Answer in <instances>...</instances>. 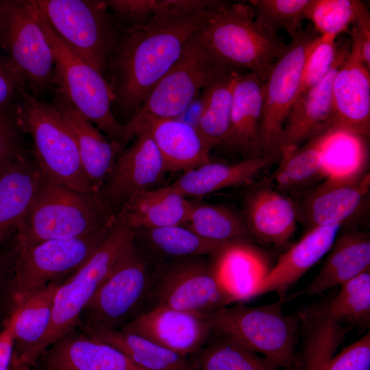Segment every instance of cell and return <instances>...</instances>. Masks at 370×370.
<instances>
[{"label":"cell","mask_w":370,"mask_h":370,"mask_svg":"<svg viewBox=\"0 0 370 370\" xmlns=\"http://www.w3.org/2000/svg\"><path fill=\"white\" fill-rule=\"evenodd\" d=\"M284 299L259 306L230 305L208 313L214 332L237 341L282 370H298L297 314L282 310Z\"/></svg>","instance_id":"8992f818"},{"label":"cell","mask_w":370,"mask_h":370,"mask_svg":"<svg viewBox=\"0 0 370 370\" xmlns=\"http://www.w3.org/2000/svg\"><path fill=\"white\" fill-rule=\"evenodd\" d=\"M238 70L227 73L201 93L202 110L197 130L208 147L223 146L231 121L232 92Z\"/></svg>","instance_id":"8d00e7d4"},{"label":"cell","mask_w":370,"mask_h":370,"mask_svg":"<svg viewBox=\"0 0 370 370\" xmlns=\"http://www.w3.org/2000/svg\"><path fill=\"white\" fill-rule=\"evenodd\" d=\"M209 49L229 67L252 72L266 80L286 49L256 21L249 4L215 0L198 32Z\"/></svg>","instance_id":"7a4b0ae2"},{"label":"cell","mask_w":370,"mask_h":370,"mask_svg":"<svg viewBox=\"0 0 370 370\" xmlns=\"http://www.w3.org/2000/svg\"><path fill=\"white\" fill-rule=\"evenodd\" d=\"M369 195V173L352 180L326 179L294 200L297 220L309 229L343 226L367 211Z\"/></svg>","instance_id":"e0dca14e"},{"label":"cell","mask_w":370,"mask_h":370,"mask_svg":"<svg viewBox=\"0 0 370 370\" xmlns=\"http://www.w3.org/2000/svg\"><path fill=\"white\" fill-rule=\"evenodd\" d=\"M330 130H344L369 137L370 132L369 68L351 44L349 52L338 69L332 84Z\"/></svg>","instance_id":"ac0fdd59"},{"label":"cell","mask_w":370,"mask_h":370,"mask_svg":"<svg viewBox=\"0 0 370 370\" xmlns=\"http://www.w3.org/2000/svg\"><path fill=\"white\" fill-rule=\"evenodd\" d=\"M13 114L20 130L31 136L34 158L47 181L77 192L95 193L84 171L75 136L53 103L25 89Z\"/></svg>","instance_id":"3957f363"},{"label":"cell","mask_w":370,"mask_h":370,"mask_svg":"<svg viewBox=\"0 0 370 370\" xmlns=\"http://www.w3.org/2000/svg\"><path fill=\"white\" fill-rule=\"evenodd\" d=\"M1 330H0V332H1Z\"/></svg>","instance_id":"db71d44e"},{"label":"cell","mask_w":370,"mask_h":370,"mask_svg":"<svg viewBox=\"0 0 370 370\" xmlns=\"http://www.w3.org/2000/svg\"><path fill=\"white\" fill-rule=\"evenodd\" d=\"M156 274L134 245L82 310L79 322L86 332L118 329L140 314L141 307L151 300Z\"/></svg>","instance_id":"7c38bea8"},{"label":"cell","mask_w":370,"mask_h":370,"mask_svg":"<svg viewBox=\"0 0 370 370\" xmlns=\"http://www.w3.org/2000/svg\"><path fill=\"white\" fill-rule=\"evenodd\" d=\"M278 164L268 178L276 190L293 200L325 180L317 137L296 149L282 151Z\"/></svg>","instance_id":"836d02e7"},{"label":"cell","mask_w":370,"mask_h":370,"mask_svg":"<svg viewBox=\"0 0 370 370\" xmlns=\"http://www.w3.org/2000/svg\"><path fill=\"white\" fill-rule=\"evenodd\" d=\"M297 315L301 338L298 370H328L330 360L350 328L330 317L328 300L307 307Z\"/></svg>","instance_id":"83f0119b"},{"label":"cell","mask_w":370,"mask_h":370,"mask_svg":"<svg viewBox=\"0 0 370 370\" xmlns=\"http://www.w3.org/2000/svg\"><path fill=\"white\" fill-rule=\"evenodd\" d=\"M355 0H310L305 18L321 36L336 37L352 24Z\"/></svg>","instance_id":"b9f144b4"},{"label":"cell","mask_w":370,"mask_h":370,"mask_svg":"<svg viewBox=\"0 0 370 370\" xmlns=\"http://www.w3.org/2000/svg\"><path fill=\"white\" fill-rule=\"evenodd\" d=\"M121 27H136L149 22L156 14L159 0L105 1Z\"/></svg>","instance_id":"ee69618b"},{"label":"cell","mask_w":370,"mask_h":370,"mask_svg":"<svg viewBox=\"0 0 370 370\" xmlns=\"http://www.w3.org/2000/svg\"><path fill=\"white\" fill-rule=\"evenodd\" d=\"M209 8L181 16H153L136 27L119 25L106 72L113 96L112 108L130 116L129 121L137 113L199 32Z\"/></svg>","instance_id":"6da1fadb"},{"label":"cell","mask_w":370,"mask_h":370,"mask_svg":"<svg viewBox=\"0 0 370 370\" xmlns=\"http://www.w3.org/2000/svg\"><path fill=\"white\" fill-rule=\"evenodd\" d=\"M192 202L171 185L149 189L134 196L117 215L136 232L173 225H184Z\"/></svg>","instance_id":"f546056e"},{"label":"cell","mask_w":370,"mask_h":370,"mask_svg":"<svg viewBox=\"0 0 370 370\" xmlns=\"http://www.w3.org/2000/svg\"><path fill=\"white\" fill-rule=\"evenodd\" d=\"M340 286L336 295L328 300L330 317L347 327L368 328L370 324V271Z\"/></svg>","instance_id":"f35d334b"},{"label":"cell","mask_w":370,"mask_h":370,"mask_svg":"<svg viewBox=\"0 0 370 370\" xmlns=\"http://www.w3.org/2000/svg\"><path fill=\"white\" fill-rule=\"evenodd\" d=\"M14 339L8 330L0 334V370H9L13 356Z\"/></svg>","instance_id":"681fc988"},{"label":"cell","mask_w":370,"mask_h":370,"mask_svg":"<svg viewBox=\"0 0 370 370\" xmlns=\"http://www.w3.org/2000/svg\"><path fill=\"white\" fill-rule=\"evenodd\" d=\"M370 271V236L352 230L336 237L321 268L306 291L313 296Z\"/></svg>","instance_id":"4316f807"},{"label":"cell","mask_w":370,"mask_h":370,"mask_svg":"<svg viewBox=\"0 0 370 370\" xmlns=\"http://www.w3.org/2000/svg\"><path fill=\"white\" fill-rule=\"evenodd\" d=\"M9 370H30V369H16V368H13V367H12L10 366Z\"/></svg>","instance_id":"f5cc1de1"},{"label":"cell","mask_w":370,"mask_h":370,"mask_svg":"<svg viewBox=\"0 0 370 370\" xmlns=\"http://www.w3.org/2000/svg\"><path fill=\"white\" fill-rule=\"evenodd\" d=\"M153 306L209 313L237 301L220 279L212 258H184L156 274Z\"/></svg>","instance_id":"5bb4252c"},{"label":"cell","mask_w":370,"mask_h":370,"mask_svg":"<svg viewBox=\"0 0 370 370\" xmlns=\"http://www.w3.org/2000/svg\"><path fill=\"white\" fill-rule=\"evenodd\" d=\"M336 38L320 36L309 51L303 66L299 95L319 84L334 66L340 53Z\"/></svg>","instance_id":"7bdbcfd3"},{"label":"cell","mask_w":370,"mask_h":370,"mask_svg":"<svg viewBox=\"0 0 370 370\" xmlns=\"http://www.w3.org/2000/svg\"><path fill=\"white\" fill-rule=\"evenodd\" d=\"M61 281L50 283L12 308L14 350L11 367L30 369L32 354L45 335L52 315L56 293Z\"/></svg>","instance_id":"f1b7e54d"},{"label":"cell","mask_w":370,"mask_h":370,"mask_svg":"<svg viewBox=\"0 0 370 370\" xmlns=\"http://www.w3.org/2000/svg\"><path fill=\"white\" fill-rule=\"evenodd\" d=\"M120 329L187 358L199 351L214 332L208 313L163 306L149 308Z\"/></svg>","instance_id":"9a60e30c"},{"label":"cell","mask_w":370,"mask_h":370,"mask_svg":"<svg viewBox=\"0 0 370 370\" xmlns=\"http://www.w3.org/2000/svg\"><path fill=\"white\" fill-rule=\"evenodd\" d=\"M53 101L75 136L84 171L94 193L98 195L124 149L102 135L57 88Z\"/></svg>","instance_id":"603a6c76"},{"label":"cell","mask_w":370,"mask_h":370,"mask_svg":"<svg viewBox=\"0 0 370 370\" xmlns=\"http://www.w3.org/2000/svg\"><path fill=\"white\" fill-rule=\"evenodd\" d=\"M245 221L254 241L281 247L293 237L297 215L294 200L276 190L269 178L248 193Z\"/></svg>","instance_id":"44dd1931"},{"label":"cell","mask_w":370,"mask_h":370,"mask_svg":"<svg viewBox=\"0 0 370 370\" xmlns=\"http://www.w3.org/2000/svg\"><path fill=\"white\" fill-rule=\"evenodd\" d=\"M13 110L0 113V166L27 153Z\"/></svg>","instance_id":"bcb514c9"},{"label":"cell","mask_w":370,"mask_h":370,"mask_svg":"<svg viewBox=\"0 0 370 370\" xmlns=\"http://www.w3.org/2000/svg\"><path fill=\"white\" fill-rule=\"evenodd\" d=\"M351 25V44L357 49L361 60L370 69V13L361 1L355 0Z\"/></svg>","instance_id":"7dc6e473"},{"label":"cell","mask_w":370,"mask_h":370,"mask_svg":"<svg viewBox=\"0 0 370 370\" xmlns=\"http://www.w3.org/2000/svg\"><path fill=\"white\" fill-rule=\"evenodd\" d=\"M116 218L97 194L77 192L45 180L16 228V245L85 236Z\"/></svg>","instance_id":"5b68a950"},{"label":"cell","mask_w":370,"mask_h":370,"mask_svg":"<svg viewBox=\"0 0 370 370\" xmlns=\"http://www.w3.org/2000/svg\"><path fill=\"white\" fill-rule=\"evenodd\" d=\"M309 27L291 39L264 81L260 126L262 156L278 163L282 149L284 127L299 92L304 63L320 37Z\"/></svg>","instance_id":"4fadbf2b"},{"label":"cell","mask_w":370,"mask_h":370,"mask_svg":"<svg viewBox=\"0 0 370 370\" xmlns=\"http://www.w3.org/2000/svg\"><path fill=\"white\" fill-rule=\"evenodd\" d=\"M205 45L198 32L131 119H176L211 84L234 71Z\"/></svg>","instance_id":"8fae6325"},{"label":"cell","mask_w":370,"mask_h":370,"mask_svg":"<svg viewBox=\"0 0 370 370\" xmlns=\"http://www.w3.org/2000/svg\"><path fill=\"white\" fill-rule=\"evenodd\" d=\"M189 359L195 370H282L237 341L214 332Z\"/></svg>","instance_id":"d590c367"},{"label":"cell","mask_w":370,"mask_h":370,"mask_svg":"<svg viewBox=\"0 0 370 370\" xmlns=\"http://www.w3.org/2000/svg\"><path fill=\"white\" fill-rule=\"evenodd\" d=\"M98 341L123 353L138 367L146 370H195L189 358L180 356L143 336L121 329L86 332Z\"/></svg>","instance_id":"e575fe53"},{"label":"cell","mask_w":370,"mask_h":370,"mask_svg":"<svg viewBox=\"0 0 370 370\" xmlns=\"http://www.w3.org/2000/svg\"><path fill=\"white\" fill-rule=\"evenodd\" d=\"M136 236V232L117 215L108 234L89 259L60 285L49 328L32 354V365L53 343L79 324L84 307L134 247Z\"/></svg>","instance_id":"277c9868"},{"label":"cell","mask_w":370,"mask_h":370,"mask_svg":"<svg viewBox=\"0 0 370 370\" xmlns=\"http://www.w3.org/2000/svg\"><path fill=\"white\" fill-rule=\"evenodd\" d=\"M350 47L351 42H346L340 48L339 56L330 73L319 84L297 96L284 124L282 151L296 149L329 131L333 79Z\"/></svg>","instance_id":"ffe728a7"},{"label":"cell","mask_w":370,"mask_h":370,"mask_svg":"<svg viewBox=\"0 0 370 370\" xmlns=\"http://www.w3.org/2000/svg\"><path fill=\"white\" fill-rule=\"evenodd\" d=\"M115 220L85 236L16 245L10 290L12 308L80 268L107 236Z\"/></svg>","instance_id":"9c48e42d"},{"label":"cell","mask_w":370,"mask_h":370,"mask_svg":"<svg viewBox=\"0 0 370 370\" xmlns=\"http://www.w3.org/2000/svg\"><path fill=\"white\" fill-rule=\"evenodd\" d=\"M29 1L56 34L105 77L119 29L106 1Z\"/></svg>","instance_id":"30bf717a"},{"label":"cell","mask_w":370,"mask_h":370,"mask_svg":"<svg viewBox=\"0 0 370 370\" xmlns=\"http://www.w3.org/2000/svg\"><path fill=\"white\" fill-rule=\"evenodd\" d=\"M184 225L199 236L217 243H252L254 241L245 219L219 205L192 203Z\"/></svg>","instance_id":"74e56055"},{"label":"cell","mask_w":370,"mask_h":370,"mask_svg":"<svg viewBox=\"0 0 370 370\" xmlns=\"http://www.w3.org/2000/svg\"><path fill=\"white\" fill-rule=\"evenodd\" d=\"M211 258L220 279L237 301L253 297L269 269L265 256L251 243L227 244Z\"/></svg>","instance_id":"1f68e13d"},{"label":"cell","mask_w":370,"mask_h":370,"mask_svg":"<svg viewBox=\"0 0 370 370\" xmlns=\"http://www.w3.org/2000/svg\"><path fill=\"white\" fill-rule=\"evenodd\" d=\"M317 138L325 180H352L369 173L366 137L334 130Z\"/></svg>","instance_id":"d6a6232c"},{"label":"cell","mask_w":370,"mask_h":370,"mask_svg":"<svg viewBox=\"0 0 370 370\" xmlns=\"http://www.w3.org/2000/svg\"><path fill=\"white\" fill-rule=\"evenodd\" d=\"M310 0L249 1L256 21L272 35L285 31L291 39L302 32L301 23Z\"/></svg>","instance_id":"60d3db41"},{"label":"cell","mask_w":370,"mask_h":370,"mask_svg":"<svg viewBox=\"0 0 370 370\" xmlns=\"http://www.w3.org/2000/svg\"><path fill=\"white\" fill-rule=\"evenodd\" d=\"M370 332L344 347L330 360L328 370H369Z\"/></svg>","instance_id":"f6af8a7d"},{"label":"cell","mask_w":370,"mask_h":370,"mask_svg":"<svg viewBox=\"0 0 370 370\" xmlns=\"http://www.w3.org/2000/svg\"><path fill=\"white\" fill-rule=\"evenodd\" d=\"M36 12L53 52L55 88L61 91L82 114L107 136L109 140L119 143L125 149L128 143L126 132L124 125L119 123L113 113V96L108 81L69 47L47 21Z\"/></svg>","instance_id":"52a82bcc"},{"label":"cell","mask_w":370,"mask_h":370,"mask_svg":"<svg viewBox=\"0 0 370 370\" xmlns=\"http://www.w3.org/2000/svg\"><path fill=\"white\" fill-rule=\"evenodd\" d=\"M271 163L262 156L234 164L210 161L185 171L171 186L184 197L204 196L224 188L252 184Z\"/></svg>","instance_id":"4dcf8cb0"},{"label":"cell","mask_w":370,"mask_h":370,"mask_svg":"<svg viewBox=\"0 0 370 370\" xmlns=\"http://www.w3.org/2000/svg\"><path fill=\"white\" fill-rule=\"evenodd\" d=\"M14 251L8 255H0V299L5 291H10L11 278L9 277V267L13 262Z\"/></svg>","instance_id":"816d5d0a"},{"label":"cell","mask_w":370,"mask_h":370,"mask_svg":"<svg viewBox=\"0 0 370 370\" xmlns=\"http://www.w3.org/2000/svg\"><path fill=\"white\" fill-rule=\"evenodd\" d=\"M264 81L249 71H238L235 76L230 127L223 146L240 150L246 158L262 156L260 126Z\"/></svg>","instance_id":"cb8c5ba5"},{"label":"cell","mask_w":370,"mask_h":370,"mask_svg":"<svg viewBox=\"0 0 370 370\" xmlns=\"http://www.w3.org/2000/svg\"><path fill=\"white\" fill-rule=\"evenodd\" d=\"M128 142L145 130L156 144L166 171H188L211 160L208 147L197 129L176 119L145 116L124 124Z\"/></svg>","instance_id":"d6986e66"},{"label":"cell","mask_w":370,"mask_h":370,"mask_svg":"<svg viewBox=\"0 0 370 370\" xmlns=\"http://www.w3.org/2000/svg\"><path fill=\"white\" fill-rule=\"evenodd\" d=\"M341 227L332 225L309 229L262 277L253 297L275 292L279 299H284L288 289L328 254Z\"/></svg>","instance_id":"7402d4cb"},{"label":"cell","mask_w":370,"mask_h":370,"mask_svg":"<svg viewBox=\"0 0 370 370\" xmlns=\"http://www.w3.org/2000/svg\"><path fill=\"white\" fill-rule=\"evenodd\" d=\"M201 110L202 99L200 94L190 103L186 109L178 117L176 118V119H178L197 129Z\"/></svg>","instance_id":"f907efd6"},{"label":"cell","mask_w":370,"mask_h":370,"mask_svg":"<svg viewBox=\"0 0 370 370\" xmlns=\"http://www.w3.org/2000/svg\"><path fill=\"white\" fill-rule=\"evenodd\" d=\"M25 89L23 83L5 60L0 58V113L12 112Z\"/></svg>","instance_id":"c3c4849f"},{"label":"cell","mask_w":370,"mask_h":370,"mask_svg":"<svg viewBox=\"0 0 370 370\" xmlns=\"http://www.w3.org/2000/svg\"><path fill=\"white\" fill-rule=\"evenodd\" d=\"M43 358L45 370H146L106 343L69 333L53 343Z\"/></svg>","instance_id":"484cf974"},{"label":"cell","mask_w":370,"mask_h":370,"mask_svg":"<svg viewBox=\"0 0 370 370\" xmlns=\"http://www.w3.org/2000/svg\"><path fill=\"white\" fill-rule=\"evenodd\" d=\"M143 231L146 232L149 243L157 250L180 259L204 256L211 257L227 245L206 240L185 225H173Z\"/></svg>","instance_id":"ab89813d"},{"label":"cell","mask_w":370,"mask_h":370,"mask_svg":"<svg viewBox=\"0 0 370 370\" xmlns=\"http://www.w3.org/2000/svg\"><path fill=\"white\" fill-rule=\"evenodd\" d=\"M133 139L131 146L119 156L97 195L116 214L134 196L151 189L166 171L163 159L147 132L138 131Z\"/></svg>","instance_id":"2e32d148"},{"label":"cell","mask_w":370,"mask_h":370,"mask_svg":"<svg viewBox=\"0 0 370 370\" xmlns=\"http://www.w3.org/2000/svg\"><path fill=\"white\" fill-rule=\"evenodd\" d=\"M45 181L28 153L0 166V245L17 228Z\"/></svg>","instance_id":"d4e9b609"},{"label":"cell","mask_w":370,"mask_h":370,"mask_svg":"<svg viewBox=\"0 0 370 370\" xmlns=\"http://www.w3.org/2000/svg\"><path fill=\"white\" fill-rule=\"evenodd\" d=\"M0 47L30 94L55 89L53 52L29 0H0Z\"/></svg>","instance_id":"ba28073f"}]
</instances>
